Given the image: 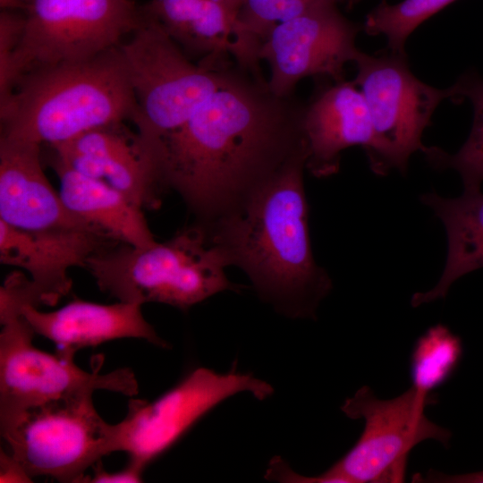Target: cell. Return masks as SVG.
<instances>
[{
  "label": "cell",
  "instance_id": "6da1fadb",
  "mask_svg": "<svg viewBox=\"0 0 483 483\" xmlns=\"http://www.w3.org/2000/svg\"><path fill=\"white\" fill-rule=\"evenodd\" d=\"M304 105L240 69L181 126L145 140L165 191L209 225L240 208L295 159L309 156Z\"/></svg>",
  "mask_w": 483,
  "mask_h": 483
},
{
  "label": "cell",
  "instance_id": "7a4b0ae2",
  "mask_svg": "<svg viewBox=\"0 0 483 483\" xmlns=\"http://www.w3.org/2000/svg\"><path fill=\"white\" fill-rule=\"evenodd\" d=\"M307 159L290 163L233 213L200 225L227 267L241 268L264 301L292 318H314L333 287L312 251Z\"/></svg>",
  "mask_w": 483,
  "mask_h": 483
},
{
  "label": "cell",
  "instance_id": "3957f363",
  "mask_svg": "<svg viewBox=\"0 0 483 483\" xmlns=\"http://www.w3.org/2000/svg\"><path fill=\"white\" fill-rule=\"evenodd\" d=\"M137 103L120 47L36 68L0 106V138L51 146L88 131L132 122Z\"/></svg>",
  "mask_w": 483,
  "mask_h": 483
},
{
  "label": "cell",
  "instance_id": "277c9868",
  "mask_svg": "<svg viewBox=\"0 0 483 483\" xmlns=\"http://www.w3.org/2000/svg\"><path fill=\"white\" fill-rule=\"evenodd\" d=\"M225 267L224 258L197 223L163 242L109 246L92 255L85 267L98 288L120 301L159 302L181 309L235 290Z\"/></svg>",
  "mask_w": 483,
  "mask_h": 483
},
{
  "label": "cell",
  "instance_id": "5b68a950",
  "mask_svg": "<svg viewBox=\"0 0 483 483\" xmlns=\"http://www.w3.org/2000/svg\"><path fill=\"white\" fill-rule=\"evenodd\" d=\"M92 394L74 393L0 412L1 436L29 477L86 482V470L114 453V424L101 418Z\"/></svg>",
  "mask_w": 483,
  "mask_h": 483
},
{
  "label": "cell",
  "instance_id": "8992f818",
  "mask_svg": "<svg viewBox=\"0 0 483 483\" xmlns=\"http://www.w3.org/2000/svg\"><path fill=\"white\" fill-rule=\"evenodd\" d=\"M143 13L119 47L137 103L132 123L137 133L150 140L187 121L225 82L232 68L193 64L163 25Z\"/></svg>",
  "mask_w": 483,
  "mask_h": 483
},
{
  "label": "cell",
  "instance_id": "52a82bcc",
  "mask_svg": "<svg viewBox=\"0 0 483 483\" xmlns=\"http://www.w3.org/2000/svg\"><path fill=\"white\" fill-rule=\"evenodd\" d=\"M436 396L412 386L393 399L377 398L367 386L345 400L341 410L350 419H363V431L355 445L320 475L303 476L306 483L402 482L410 452L433 439L448 446L451 432L429 420L425 407Z\"/></svg>",
  "mask_w": 483,
  "mask_h": 483
},
{
  "label": "cell",
  "instance_id": "ba28073f",
  "mask_svg": "<svg viewBox=\"0 0 483 483\" xmlns=\"http://www.w3.org/2000/svg\"><path fill=\"white\" fill-rule=\"evenodd\" d=\"M13 8L25 18L14 62L16 84L30 70L87 60L119 47L144 17L133 0H19Z\"/></svg>",
  "mask_w": 483,
  "mask_h": 483
},
{
  "label": "cell",
  "instance_id": "9c48e42d",
  "mask_svg": "<svg viewBox=\"0 0 483 483\" xmlns=\"http://www.w3.org/2000/svg\"><path fill=\"white\" fill-rule=\"evenodd\" d=\"M353 63V82L366 101L374 133L367 154L369 167L380 176L394 169L405 174L411 156L426 150L423 132L438 105L451 98L450 88L437 89L419 80L406 55L375 56L360 51Z\"/></svg>",
  "mask_w": 483,
  "mask_h": 483
},
{
  "label": "cell",
  "instance_id": "30bf717a",
  "mask_svg": "<svg viewBox=\"0 0 483 483\" xmlns=\"http://www.w3.org/2000/svg\"><path fill=\"white\" fill-rule=\"evenodd\" d=\"M242 392L263 400L274 389L251 374L198 368L152 402L130 399L124 419L114 424V452L128 453L129 462L145 470L206 413Z\"/></svg>",
  "mask_w": 483,
  "mask_h": 483
},
{
  "label": "cell",
  "instance_id": "8fae6325",
  "mask_svg": "<svg viewBox=\"0 0 483 483\" xmlns=\"http://www.w3.org/2000/svg\"><path fill=\"white\" fill-rule=\"evenodd\" d=\"M0 322V412L86 391L107 390L128 396L139 393L130 369L101 374V363H97L95 370L88 372L73 359L36 348L35 332L21 313Z\"/></svg>",
  "mask_w": 483,
  "mask_h": 483
},
{
  "label": "cell",
  "instance_id": "7c38bea8",
  "mask_svg": "<svg viewBox=\"0 0 483 483\" xmlns=\"http://www.w3.org/2000/svg\"><path fill=\"white\" fill-rule=\"evenodd\" d=\"M337 1H318L275 25L263 40L258 56L269 65L267 85L274 94L292 96L307 77L344 80L346 64L360 51L355 41L361 26L343 15Z\"/></svg>",
  "mask_w": 483,
  "mask_h": 483
},
{
  "label": "cell",
  "instance_id": "4fadbf2b",
  "mask_svg": "<svg viewBox=\"0 0 483 483\" xmlns=\"http://www.w3.org/2000/svg\"><path fill=\"white\" fill-rule=\"evenodd\" d=\"M60 161L117 190L140 208L154 209L165 191L153 157L124 123L88 131L68 141L43 146Z\"/></svg>",
  "mask_w": 483,
  "mask_h": 483
},
{
  "label": "cell",
  "instance_id": "5bb4252c",
  "mask_svg": "<svg viewBox=\"0 0 483 483\" xmlns=\"http://www.w3.org/2000/svg\"><path fill=\"white\" fill-rule=\"evenodd\" d=\"M117 243L91 230L26 231L0 220V261L29 273L35 307L55 305L71 291L70 268H85L92 255Z\"/></svg>",
  "mask_w": 483,
  "mask_h": 483
},
{
  "label": "cell",
  "instance_id": "9a60e30c",
  "mask_svg": "<svg viewBox=\"0 0 483 483\" xmlns=\"http://www.w3.org/2000/svg\"><path fill=\"white\" fill-rule=\"evenodd\" d=\"M43 159L42 146L0 138V220L26 231L81 229L105 235L66 208L45 175Z\"/></svg>",
  "mask_w": 483,
  "mask_h": 483
},
{
  "label": "cell",
  "instance_id": "2e32d148",
  "mask_svg": "<svg viewBox=\"0 0 483 483\" xmlns=\"http://www.w3.org/2000/svg\"><path fill=\"white\" fill-rule=\"evenodd\" d=\"M155 17L189 56L219 65L231 55L240 69L266 80L259 57L241 38L237 12L226 0H149L141 4Z\"/></svg>",
  "mask_w": 483,
  "mask_h": 483
},
{
  "label": "cell",
  "instance_id": "e0dca14e",
  "mask_svg": "<svg viewBox=\"0 0 483 483\" xmlns=\"http://www.w3.org/2000/svg\"><path fill=\"white\" fill-rule=\"evenodd\" d=\"M302 127L309 156L306 169L315 177L335 174L341 153L360 146L368 154L374 133L366 101L352 81H334L304 105Z\"/></svg>",
  "mask_w": 483,
  "mask_h": 483
},
{
  "label": "cell",
  "instance_id": "ac0fdd59",
  "mask_svg": "<svg viewBox=\"0 0 483 483\" xmlns=\"http://www.w3.org/2000/svg\"><path fill=\"white\" fill-rule=\"evenodd\" d=\"M138 303L120 301L99 304L73 300L49 312L27 304L21 313L35 334L55 343L58 355L73 359L76 352L89 346L120 338L144 339L152 344L168 348L169 344L144 318Z\"/></svg>",
  "mask_w": 483,
  "mask_h": 483
},
{
  "label": "cell",
  "instance_id": "d6986e66",
  "mask_svg": "<svg viewBox=\"0 0 483 483\" xmlns=\"http://www.w3.org/2000/svg\"><path fill=\"white\" fill-rule=\"evenodd\" d=\"M44 153L58 176L59 194L70 212L116 242L144 247L157 242L141 208L104 182L74 171L47 150Z\"/></svg>",
  "mask_w": 483,
  "mask_h": 483
},
{
  "label": "cell",
  "instance_id": "ffe728a7",
  "mask_svg": "<svg viewBox=\"0 0 483 483\" xmlns=\"http://www.w3.org/2000/svg\"><path fill=\"white\" fill-rule=\"evenodd\" d=\"M444 224L447 235V257L438 283L429 291L415 292L412 307L445 298L451 285L462 275L483 267V192L466 190L458 198H444L436 192L420 197Z\"/></svg>",
  "mask_w": 483,
  "mask_h": 483
},
{
  "label": "cell",
  "instance_id": "44dd1931",
  "mask_svg": "<svg viewBox=\"0 0 483 483\" xmlns=\"http://www.w3.org/2000/svg\"><path fill=\"white\" fill-rule=\"evenodd\" d=\"M449 88L451 100L457 103L468 99L472 105L473 122L470 135L454 154L438 147H427L423 153L434 168L458 172L464 189H480L483 182V79L470 71Z\"/></svg>",
  "mask_w": 483,
  "mask_h": 483
},
{
  "label": "cell",
  "instance_id": "7402d4cb",
  "mask_svg": "<svg viewBox=\"0 0 483 483\" xmlns=\"http://www.w3.org/2000/svg\"><path fill=\"white\" fill-rule=\"evenodd\" d=\"M462 352L461 338L446 326L429 327L418 338L411 352L412 387L422 394H431L455 373Z\"/></svg>",
  "mask_w": 483,
  "mask_h": 483
},
{
  "label": "cell",
  "instance_id": "603a6c76",
  "mask_svg": "<svg viewBox=\"0 0 483 483\" xmlns=\"http://www.w3.org/2000/svg\"><path fill=\"white\" fill-rule=\"evenodd\" d=\"M455 0H402L380 3L366 18L363 29L371 36L383 35L391 53L406 55L409 36L426 20Z\"/></svg>",
  "mask_w": 483,
  "mask_h": 483
},
{
  "label": "cell",
  "instance_id": "cb8c5ba5",
  "mask_svg": "<svg viewBox=\"0 0 483 483\" xmlns=\"http://www.w3.org/2000/svg\"><path fill=\"white\" fill-rule=\"evenodd\" d=\"M320 0H244L237 15L243 41L259 51L260 45L277 24L293 18Z\"/></svg>",
  "mask_w": 483,
  "mask_h": 483
},
{
  "label": "cell",
  "instance_id": "d4e9b609",
  "mask_svg": "<svg viewBox=\"0 0 483 483\" xmlns=\"http://www.w3.org/2000/svg\"><path fill=\"white\" fill-rule=\"evenodd\" d=\"M23 13L14 8L0 11V106L12 95L16 76L14 62L24 30Z\"/></svg>",
  "mask_w": 483,
  "mask_h": 483
},
{
  "label": "cell",
  "instance_id": "484cf974",
  "mask_svg": "<svg viewBox=\"0 0 483 483\" xmlns=\"http://www.w3.org/2000/svg\"><path fill=\"white\" fill-rule=\"evenodd\" d=\"M93 476L89 477L86 482L90 483H120V482H141L143 469L128 462L126 467L123 470L109 472L106 470L102 465L101 460L98 461L93 467Z\"/></svg>",
  "mask_w": 483,
  "mask_h": 483
},
{
  "label": "cell",
  "instance_id": "4316f807",
  "mask_svg": "<svg viewBox=\"0 0 483 483\" xmlns=\"http://www.w3.org/2000/svg\"><path fill=\"white\" fill-rule=\"evenodd\" d=\"M1 482H30L31 478L27 475L21 465L10 453L1 452Z\"/></svg>",
  "mask_w": 483,
  "mask_h": 483
},
{
  "label": "cell",
  "instance_id": "83f0119b",
  "mask_svg": "<svg viewBox=\"0 0 483 483\" xmlns=\"http://www.w3.org/2000/svg\"><path fill=\"white\" fill-rule=\"evenodd\" d=\"M430 477L426 478L425 479H441L439 481H451V482H483V471L478 473L465 474V475H457V476H447L443 475L442 473H430Z\"/></svg>",
  "mask_w": 483,
  "mask_h": 483
},
{
  "label": "cell",
  "instance_id": "f1b7e54d",
  "mask_svg": "<svg viewBox=\"0 0 483 483\" xmlns=\"http://www.w3.org/2000/svg\"><path fill=\"white\" fill-rule=\"evenodd\" d=\"M234 11L239 13L244 0H226Z\"/></svg>",
  "mask_w": 483,
  "mask_h": 483
},
{
  "label": "cell",
  "instance_id": "f546056e",
  "mask_svg": "<svg viewBox=\"0 0 483 483\" xmlns=\"http://www.w3.org/2000/svg\"><path fill=\"white\" fill-rule=\"evenodd\" d=\"M19 0H0L1 8H13Z\"/></svg>",
  "mask_w": 483,
  "mask_h": 483
},
{
  "label": "cell",
  "instance_id": "4dcf8cb0",
  "mask_svg": "<svg viewBox=\"0 0 483 483\" xmlns=\"http://www.w3.org/2000/svg\"><path fill=\"white\" fill-rule=\"evenodd\" d=\"M343 1L346 2L348 7H351L354 5L355 4H357L358 2H360V0H343Z\"/></svg>",
  "mask_w": 483,
  "mask_h": 483
}]
</instances>
